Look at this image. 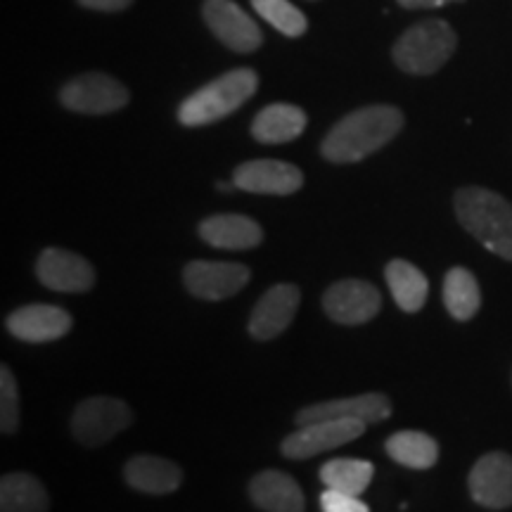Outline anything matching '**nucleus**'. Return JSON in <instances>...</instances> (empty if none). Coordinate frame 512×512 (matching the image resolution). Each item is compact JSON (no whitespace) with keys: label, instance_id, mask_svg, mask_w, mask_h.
<instances>
[{"label":"nucleus","instance_id":"1","mask_svg":"<svg viewBox=\"0 0 512 512\" xmlns=\"http://www.w3.org/2000/svg\"><path fill=\"white\" fill-rule=\"evenodd\" d=\"M403 114L392 105H370L339 119L320 145V155L332 164H354L396 138Z\"/></svg>","mask_w":512,"mask_h":512},{"label":"nucleus","instance_id":"2","mask_svg":"<svg viewBox=\"0 0 512 512\" xmlns=\"http://www.w3.org/2000/svg\"><path fill=\"white\" fill-rule=\"evenodd\" d=\"M456 216L472 238L505 261H512V204L486 188L456 192Z\"/></svg>","mask_w":512,"mask_h":512},{"label":"nucleus","instance_id":"3","mask_svg":"<svg viewBox=\"0 0 512 512\" xmlns=\"http://www.w3.org/2000/svg\"><path fill=\"white\" fill-rule=\"evenodd\" d=\"M259 88V76L254 69H233V72L209 81L200 91L185 98L178 107V121L183 126H207L226 119L238 107L252 98Z\"/></svg>","mask_w":512,"mask_h":512},{"label":"nucleus","instance_id":"4","mask_svg":"<svg viewBox=\"0 0 512 512\" xmlns=\"http://www.w3.org/2000/svg\"><path fill=\"white\" fill-rule=\"evenodd\" d=\"M456 31L444 19H425L403 31L394 43L392 57L401 72L427 76L439 72L456 50Z\"/></svg>","mask_w":512,"mask_h":512},{"label":"nucleus","instance_id":"5","mask_svg":"<svg viewBox=\"0 0 512 512\" xmlns=\"http://www.w3.org/2000/svg\"><path fill=\"white\" fill-rule=\"evenodd\" d=\"M131 408L112 396H93L81 401L72 415V434L83 446H100L131 425Z\"/></svg>","mask_w":512,"mask_h":512},{"label":"nucleus","instance_id":"6","mask_svg":"<svg viewBox=\"0 0 512 512\" xmlns=\"http://www.w3.org/2000/svg\"><path fill=\"white\" fill-rule=\"evenodd\" d=\"M366 422L361 420H320L302 425L297 432L283 439L280 451L290 460H309L320 453L332 451L366 432Z\"/></svg>","mask_w":512,"mask_h":512},{"label":"nucleus","instance_id":"7","mask_svg":"<svg viewBox=\"0 0 512 512\" xmlns=\"http://www.w3.org/2000/svg\"><path fill=\"white\" fill-rule=\"evenodd\" d=\"M128 88L107 74L76 76L60 91V102L79 114H110L128 105Z\"/></svg>","mask_w":512,"mask_h":512},{"label":"nucleus","instance_id":"8","mask_svg":"<svg viewBox=\"0 0 512 512\" xmlns=\"http://www.w3.org/2000/svg\"><path fill=\"white\" fill-rule=\"evenodd\" d=\"M252 271L245 264H230V261H190L183 271V283L190 294L221 302L233 297L249 283Z\"/></svg>","mask_w":512,"mask_h":512},{"label":"nucleus","instance_id":"9","mask_svg":"<svg viewBox=\"0 0 512 512\" xmlns=\"http://www.w3.org/2000/svg\"><path fill=\"white\" fill-rule=\"evenodd\" d=\"M202 15L214 36L235 53H252L264 41L254 19L233 0H204Z\"/></svg>","mask_w":512,"mask_h":512},{"label":"nucleus","instance_id":"10","mask_svg":"<svg viewBox=\"0 0 512 512\" xmlns=\"http://www.w3.org/2000/svg\"><path fill=\"white\" fill-rule=\"evenodd\" d=\"M323 309L339 325H363L382 309V294L366 280H342L323 294Z\"/></svg>","mask_w":512,"mask_h":512},{"label":"nucleus","instance_id":"11","mask_svg":"<svg viewBox=\"0 0 512 512\" xmlns=\"http://www.w3.org/2000/svg\"><path fill=\"white\" fill-rule=\"evenodd\" d=\"M475 503L489 510H505L512 505V456L501 451L486 453L467 477Z\"/></svg>","mask_w":512,"mask_h":512},{"label":"nucleus","instance_id":"12","mask_svg":"<svg viewBox=\"0 0 512 512\" xmlns=\"http://www.w3.org/2000/svg\"><path fill=\"white\" fill-rule=\"evenodd\" d=\"M392 401L387 394L370 392L361 396H349V399L323 401L316 406H306L297 413V425H311L320 420H361L366 425H377L392 418Z\"/></svg>","mask_w":512,"mask_h":512},{"label":"nucleus","instance_id":"13","mask_svg":"<svg viewBox=\"0 0 512 512\" xmlns=\"http://www.w3.org/2000/svg\"><path fill=\"white\" fill-rule=\"evenodd\" d=\"M36 275L48 290L55 292H88L95 285L91 261L57 247L43 249L36 261Z\"/></svg>","mask_w":512,"mask_h":512},{"label":"nucleus","instance_id":"14","mask_svg":"<svg viewBox=\"0 0 512 512\" xmlns=\"http://www.w3.org/2000/svg\"><path fill=\"white\" fill-rule=\"evenodd\" d=\"M233 183L254 195H294L304 185V174L294 164L278 159H254L233 171Z\"/></svg>","mask_w":512,"mask_h":512},{"label":"nucleus","instance_id":"15","mask_svg":"<svg viewBox=\"0 0 512 512\" xmlns=\"http://www.w3.org/2000/svg\"><path fill=\"white\" fill-rule=\"evenodd\" d=\"M299 299H302L299 287L287 283L271 287L256 302L252 316H249V335L261 339V342L283 335L290 328L294 316H297Z\"/></svg>","mask_w":512,"mask_h":512},{"label":"nucleus","instance_id":"16","mask_svg":"<svg viewBox=\"0 0 512 512\" xmlns=\"http://www.w3.org/2000/svg\"><path fill=\"white\" fill-rule=\"evenodd\" d=\"M5 325H8L10 335L17 337L19 342L43 344L67 335L72 330V316L60 306L29 304L12 311Z\"/></svg>","mask_w":512,"mask_h":512},{"label":"nucleus","instance_id":"17","mask_svg":"<svg viewBox=\"0 0 512 512\" xmlns=\"http://www.w3.org/2000/svg\"><path fill=\"white\" fill-rule=\"evenodd\" d=\"M249 498L264 512H306L302 489L287 472L264 470L249 484Z\"/></svg>","mask_w":512,"mask_h":512},{"label":"nucleus","instance_id":"18","mask_svg":"<svg viewBox=\"0 0 512 512\" xmlns=\"http://www.w3.org/2000/svg\"><path fill=\"white\" fill-rule=\"evenodd\" d=\"M124 479L131 489L152 496H164L174 494L178 486L183 484V470L166 458L136 456L126 463Z\"/></svg>","mask_w":512,"mask_h":512},{"label":"nucleus","instance_id":"19","mask_svg":"<svg viewBox=\"0 0 512 512\" xmlns=\"http://www.w3.org/2000/svg\"><path fill=\"white\" fill-rule=\"evenodd\" d=\"M200 238L219 249H252L261 245L264 230L242 214H216L200 223Z\"/></svg>","mask_w":512,"mask_h":512},{"label":"nucleus","instance_id":"20","mask_svg":"<svg viewBox=\"0 0 512 512\" xmlns=\"http://www.w3.org/2000/svg\"><path fill=\"white\" fill-rule=\"evenodd\" d=\"M306 128V114L302 107L287 105V102H275L256 114L252 121V136L259 143L280 145L299 138Z\"/></svg>","mask_w":512,"mask_h":512},{"label":"nucleus","instance_id":"21","mask_svg":"<svg viewBox=\"0 0 512 512\" xmlns=\"http://www.w3.org/2000/svg\"><path fill=\"white\" fill-rule=\"evenodd\" d=\"M384 278H387L389 290H392L394 302L399 304L401 311L418 313L430 297V283H427L425 273L411 261L394 259L384 268Z\"/></svg>","mask_w":512,"mask_h":512},{"label":"nucleus","instance_id":"22","mask_svg":"<svg viewBox=\"0 0 512 512\" xmlns=\"http://www.w3.org/2000/svg\"><path fill=\"white\" fill-rule=\"evenodd\" d=\"M46 486L27 472H12L0 479V512H48Z\"/></svg>","mask_w":512,"mask_h":512},{"label":"nucleus","instance_id":"23","mask_svg":"<svg viewBox=\"0 0 512 512\" xmlns=\"http://www.w3.org/2000/svg\"><path fill=\"white\" fill-rule=\"evenodd\" d=\"M389 458L411 470H430L439 460V444L425 432H396L387 439Z\"/></svg>","mask_w":512,"mask_h":512},{"label":"nucleus","instance_id":"24","mask_svg":"<svg viewBox=\"0 0 512 512\" xmlns=\"http://www.w3.org/2000/svg\"><path fill=\"white\" fill-rule=\"evenodd\" d=\"M373 475V463L361 458H335L320 467V482L332 491H342V494L351 496H361L373 482Z\"/></svg>","mask_w":512,"mask_h":512},{"label":"nucleus","instance_id":"25","mask_svg":"<svg viewBox=\"0 0 512 512\" xmlns=\"http://www.w3.org/2000/svg\"><path fill=\"white\" fill-rule=\"evenodd\" d=\"M444 304L456 320H470L482 306V290L477 278L467 268L456 266L444 278Z\"/></svg>","mask_w":512,"mask_h":512},{"label":"nucleus","instance_id":"26","mask_svg":"<svg viewBox=\"0 0 512 512\" xmlns=\"http://www.w3.org/2000/svg\"><path fill=\"white\" fill-rule=\"evenodd\" d=\"M252 8L259 12L271 27H275L280 34L290 38L302 36L306 27H309L304 12L294 8L290 0H252Z\"/></svg>","mask_w":512,"mask_h":512},{"label":"nucleus","instance_id":"27","mask_svg":"<svg viewBox=\"0 0 512 512\" xmlns=\"http://www.w3.org/2000/svg\"><path fill=\"white\" fill-rule=\"evenodd\" d=\"M19 427V392L8 366L0 368V430L12 434Z\"/></svg>","mask_w":512,"mask_h":512},{"label":"nucleus","instance_id":"28","mask_svg":"<svg viewBox=\"0 0 512 512\" xmlns=\"http://www.w3.org/2000/svg\"><path fill=\"white\" fill-rule=\"evenodd\" d=\"M320 508L323 512H370L366 503L358 496L342 494V491L325 489L323 496H320Z\"/></svg>","mask_w":512,"mask_h":512},{"label":"nucleus","instance_id":"29","mask_svg":"<svg viewBox=\"0 0 512 512\" xmlns=\"http://www.w3.org/2000/svg\"><path fill=\"white\" fill-rule=\"evenodd\" d=\"M83 8L100 10V12H119L126 10L133 0H79Z\"/></svg>","mask_w":512,"mask_h":512},{"label":"nucleus","instance_id":"30","mask_svg":"<svg viewBox=\"0 0 512 512\" xmlns=\"http://www.w3.org/2000/svg\"><path fill=\"white\" fill-rule=\"evenodd\" d=\"M396 3L406 10H432L444 8L448 3H460V0H396Z\"/></svg>","mask_w":512,"mask_h":512},{"label":"nucleus","instance_id":"31","mask_svg":"<svg viewBox=\"0 0 512 512\" xmlns=\"http://www.w3.org/2000/svg\"><path fill=\"white\" fill-rule=\"evenodd\" d=\"M233 188H235V183H219V190H223V192H228Z\"/></svg>","mask_w":512,"mask_h":512}]
</instances>
